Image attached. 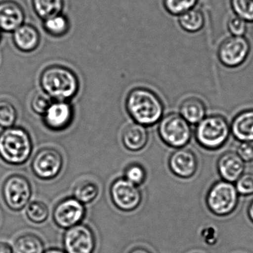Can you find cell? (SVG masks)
I'll return each mask as SVG.
<instances>
[{
  "instance_id": "44dd1931",
  "label": "cell",
  "mask_w": 253,
  "mask_h": 253,
  "mask_svg": "<svg viewBox=\"0 0 253 253\" xmlns=\"http://www.w3.org/2000/svg\"><path fill=\"white\" fill-rule=\"evenodd\" d=\"M13 250L14 253H44L45 245L35 234L25 233L16 239Z\"/></svg>"
},
{
  "instance_id": "7a4b0ae2",
  "label": "cell",
  "mask_w": 253,
  "mask_h": 253,
  "mask_svg": "<svg viewBox=\"0 0 253 253\" xmlns=\"http://www.w3.org/2000/svg\"><path fill=\"white\" fill-rule=\"evenodd\" d=\"M41 85L44 93L54 101L69 102L79 91L77 75L65 66H51L41 74Z\"/></svg>"
},
{
  "instance_id": "74e56055",
  "label": "cell",
  "mask_w": 253,
  "mask_h": 253,
  "mask_svg": "<svg viewBox=\"0 0 253 253\" xmlns=\"http://www.w3.org/2000/svg\"><path fill=\"white\" fill-rule=\"evenodd\" d=\"M44 253H66L64 250H60V249L51 248L44 252Z\"/></svg>"
},
{
  "instance_id": "5bb4252c",
  "label": "cell",
  "mask_w": 253,
  "mask_h": 253,
  "mask_svg": "<svg viewBox=\"0 0 253 253\" xmlns=\"http://www.w3.org/2000/svg\"><path fill=\"white\" fill-rule=\"evenodd\" d=\"M169 167L173 174L180 178L192 177L198 169V160L192 151L180 148L174 151L169 160Z\"/></svg>"
},
{
  "instance_id": "f546056e",
  "label": "cell",
  "mask_w": 253,
  "mask_h": 253,
  "mask_svg": "<svg viewBox=\"0 0 253 253\" xmlns=\"http://www.w3.org/2000/svg\"><path fill=\"white\" fill-rule=\"evenodd\" d=\"M124 175L130 183L139 186L146 181V171L140 164H131L126 169Z\"/></svg>"
},
{
  "instance_id": "7402d4cb",
  "label": "cell",
  "mask_w": 253,
  "mask_h": 253,
  "mask_svg": "<svg viewBox=\"0 0 253 253\" xmlns=\"http://www.w3.org/2000/svg\"><path fill=\"white\" fill-rule=\"evenodd\" d=\"M177 17L179 26L182 30L188 33H197L202 30L205 25V17L202 11L195 8L186 11Z\"/></svg>"
},
{
  "instance_id": "e0dca14e",
  "label": "cell",
  "mask_w": 253,
  "mask_h": 253,
  "mask_svg": "<svg viewBox=\"0 0 253 253\" xmlns=\"http://www.w3.org/2000/svg\"><path fill=\"white\" fill-rule=\"evenodd\" d=\"M14 45L23 52H32L39 46L41 35L36 28L32 25L23 24L14 32Z\"/></svg>"
},
{
  "instance_id": "ba28073f",
  "label": "cell",
  "mask_w": 253,
  "mask_h": 253,
  "mask_svg": "<svg viewBox=\"0 0 253 253\" xmlns=\"http://www.w3.org/2000/svg\"><path fill=\"white\" fill-rule=\"evenodd\" d=\"M250 51L251 45L245 37H228L219 45L217 59L224 67L235 69L247 61Z\"/></svg>"
},
{
  "instance_id": "4dcf8cb0",
  "label": "cell",
  "mask_w": 253,
  "mask_h": 253,
  "mask_svg": "<svg viewBox=\"0 0 253 253\" xmlns=\"http://www.w3.org/2000/svg\"><path fill=\"white\" fill-rule=\"evenodd\" d=\"M235 188L239 195L249 196L253 195V174H243L235 182Z\"/></svg>"
},
{
  "instance_id": "f1b7e54d",
  "label": "cell",
  "mask_w": 253,
  "mask_h": 253,
  "mask_svg": "<svg viewBox=\"0 0 253 253\" xmlns=\"http://www.w3.org/2000/svg\"><path fill=\"white\" fill-rule=\"evenodd\" d=\"M231 9L237 17L253 23V0H230Z\"/></svg>"
},
{
  "instance_id": "4316f807",
  "label": "cell",
  "mask_w": 253,
  "mask_h": 253,
  "mask_svg": "<svg viewBox=\"0 0 253 253\" xmlns=\"http://www.w3.org/2000/svg\"><path fill=\"white\" fill-rule=\"evenodd\" d=\"M199 0H163V5L167 13L175 17L194 9Z\"/></svg>"
},
{
  "instance_id": "277c9868",
  "label": "cell",
  "mask_w": 253,
  "mask_h": 253,
  "mask_svg": "<svg viewBox=\"0 0 253 253\" xmlns=\"http://www.w3.org/2000/svg\"><path fill=\"white\" fill-rule=\"evenodd\" d=\"M230 126L221 115L206 117L197 125L195 139L200 146L216 150L223 146L230 135Z\"/></svg>"
},
{
  "instance_id": "6da1fadb",
  "label": "cell",
  "mask_w": 253,
  "mask_h": 253,
  "mask_svg": "<svg viewBox=\"0 0 253 253\" xmlns=\"http://www.w3.org/2000/svg\"><path fill=\"white\" fill-rule=\"evenodd\" d=\"M126 108L134 123L146 127L158 124L164 112V103L159 96L146 88L131 90L127 95Z\"/></svg>"
},
{
  "instance_id": "ffe728a7",
  "label": "cell",
  "mask_w": 253,
  "mask_h": 253,
  "mask_svg": "<svg viewBox=\"0 0 253 253\" xmlns=\"http://www.w3.org/2000/svg\"><path fill=\"white\" fill-rule=\"evenodd\" d=\"M179 114L190 125H198L206 118L207 108L205 103L197 97H189L182 102Z\"/></svg>"
},
{
  "instance_id": "cb8c5ba5",
  "label": "cell",
  "mask_w": 253,
  "mask_h": 253,
  "mask_svg": "<svg viewBox=\"0 0 253 253\" xmlns=\"http://www.w3.org/2000/svg\"><path fill=\"white\" fill-rule=\"evenodd\" d=\"M100 189L98 185L91 180H84L74 188V198L83 204H89L95 201L98 196Z\"/></svg>"
},
{
  "instance_id": "83f0119b",
  "label": "cell",
  "mask_w": 253,
  "mask_h": 253,
  "mask_svg": "<svg viewBox=\"0 0 253 253\" xmlns=\"http://www.w3.org/2000/svg\"><path fill=\"white\" fill-rule=\"evenodd\" d=\"M17 119V112L12 103L0 100V127L8 128L14 126Z\"/></svg>"
},
{
  "instance_id": "d6986e66",
  "label": "cell",
  "mask_w": 253,
  "mask_h": 253,
  "mask_svg": "<svg viewBox=\"0 0 253 253\" xmlns=\"http://www.w3.org/2000/svg\"><path fill=\"white\" fill-rule=\"evenodd\" d=\"M149 133L144 126L140 124H130L122 134V143L124 147L131 152L142 150L147 145Z\"/></svg>"
},
{
  "instance_id": "8fae6325",
  "label": "cell",
  "mask_w": 253,
  "mask_h": 253,
  "mask_svg": "<svg viewBox=\"0 0 253 253\" xmlns=\"http://www.w3.org/2000/svg\"><path fill=\"white\" fill-rule=\"evenodd\" d=\"M63 243L66 253H93L96 237L89 226L80 223L66 229Z\"/></svg>"
},
{
  "instance_id": "7c38bea8",
  "label": "cell",
  "mask_w": 253,
  "mask_h": 253,
  "mask_svg": "<svg viewBox=\"0 0 253 253\" xmlns=\"http://www.w3.org/2000/svg\"><path fill=\"white\" fill-rule=\"evenodd\" d=\"M84 204L74 198H66L56 205L53 211V220L59 227L69 229L80 224L85 216Z\"/></svg>"
},
{
  "instance_id": "3957f363",
  "label": "cell",
  "mask_w": 253,
  "mask_h": 253,
  "mask_svg": "<svg viewBox=\"0 0 253 253\" xmlns=\"http://www.w3.org/2000/svg\"><path fill=\"white\" fill-rule=\"evenodd\" d=\"M33 149L30 134L26 128L12 126L0 133V158L13 166L27 162Z\"/></svg>"
},
{
  "instance_id": "52a82bcc",
  "label": "cell",
  "mask_w": 253,
  "mask_h": 253,
  "mask_svg": "<svg viewBox=\"0 0 253 253\" xmlns=\"http://www.w3.org/2000/svg\"><path fill=\"white\" fill-rule=\"evenodd\" d=\"M2 196L10 210L20 211L27 206L32 198V184L25 176L11 174L2 183Z\"/></svg>"
},
{
  "instance_id": "f35d334b",
  "label": "cell",
  "mask_w": 253,
  "mask_h": 253,
  "mask_svg": "<svg viewBox=\"0 0 253 253\" xmlns=\"http://www.w3.org/2000/svg\"><path fill=\"white\" fill-rule=\"evenodd\" d=\"M1 37H2V31L0 30V41H1Z\"/></svg>"
},
{
  "instance_id": "8992f818",
  "label": "cell",
  "mask_w": 253,
  "mask_h": 253,
  "mask_svg": "<svg viewBox=\"0 0 253 253\" xmlns=\"http://www.w3.org/2000/svg\"><path fill=\"white\" fill-rule=\"evenodd\" d=\"M238 195L233 183L225 180L216 182L207 193V207L215 215H229L238 206Z\"/></svg>"
},
{
  "instance_id": "9c48e42d",
  "label": "cell",
  "mask_w": 253,
  "mask_h": 253,
  "mask_svg": "<svg viewBox=\"0 0 253 253\" xmlns=\"http://www.w3.org/2000/svg\"><path fill=\"white\" fill-rule=\"evenodd\" d=\"M63 164V157L60 151L54 148H42L34 157L32 169L38 178L52 180L61 172Z\"/></svg>"
},
{
  "instance_id": "484cf974",
  "label": "cell",
  "mask_w": 253,
  "mask_h": 253,
  "mask_svg": "<svg viewBox=\"0 0 253 253\" xmlns=\"http://www.w3.org/2000/svg\"><path fill=\"white\" fill-rule=\"evenodd\" d=\"M26 216L32 223L41 224L46 221L49 216V210L45 203L34 201L26 208Z\"/></svg>"
},
{
  "instance_id": "2e32d148",
  "label": "cell",
  "mask_w": 253,
  "mask_h": 253,
  "mask_svg": "<svg viewBox=\"0 0 253 253\" xmlns=\"http://www.w3.org/2000/svg\"><path fill=\"white\" fill-rule=\"evenodd\" d=\"M217 171L225 181L234 183L244 174V162L238 154L227 152L221 155L217 161Z\"/></svg>"
},
{
  "instance_id": "d590c367",
  "label": "cell",
  "mask_w": 253,
  "mask_h": 253,
  "mask_svg": "<svg viewBox=\"0 0 253 253\" xmlns=\"http://www.w3.org/2000/svg\"><path fill=\"white\" fill-rule=\"evenodd\" d=\"M128 253H151V252L143 247H136L132 249Z\"/></svg>"
},
{
  "instance_id": "1f68e13d",
  "label": "cell",
  "mask_w": 253,
  "mask_h": 253,
  "mask_svg": "<svg viewBox=\"0 0 253 253\" xmlns=\"http://www.w3.org/2000/svg\"><path fill=\"white\" fill-rule=\"evenodd\" d=\"M51 99L45 93H38L32 98V109L35 113L43 115L51 104Z\"/></svg>"
},
{
  "instance_id": "8d00e7d4",
  "label": "cell",
  "mask_w": 253,
  "mask_h": 253,
  "mask_svg": "<svg viewBox=\"0 0 253 253\" xmlns=\"http://www.w3.org/2000/svg\"><path fill=\"white\" fill-rule=\"evenodd\" d=\"M248 216L251 221L253 223V201H252L251 204L249 206Z\"/></svg>"
},
{
  "instance_id": "4fadbf2b",
  "label": "cell",
  "mask_w": 253,
  "mask_h": 253,
  "mask_svg": "<svg viewBox=\"0 0 253 253\" xmlns=\"http://www.w3.org/2000/svg\"><path fill=\"white\" fill-rule=\"evenodd\" d=\"M42 116L44 124L48 129L63 131L69 128L73 121L74 109L69 102L54 101Z\"/></svg>"
},
{
  "instance_id": "d4e9b609",
  "label": "cell",
  "mask_w": 253,
  "mask_h": 253,
  "mask_svg": "<svg viewBox=\"0 0 253 253\" xmlns=\"http://www.w3.org/2000/svg\"><path fill=\"white\" fill-rule=\"evenodd\" d=\"M43 29L51 36L60 38L69 32L70 23L66 16L60 14L43 20Z\"/></svg>"
},
{
  "instance_id": "836d02e7",
  "label": "cell",
  "mask_w": 253,
  "mask_h": 253,
  "mask_svg": "<svg viewBox=\"0 0 253 253\" xmlns=\"http://www.w3.org/2000/svg\"><path fill=\"white\" fill-rule=\"evenodd\" d=\"M237 154L244 162L253 161V142H241Z\"/></svg>"
},
{
  "instance_id": "ac0fdd59",
  "label": "cell",
  "mask_w": 253,
  "mask_h": 253,
  "mask_svg": "<svg viewBox=\"0 0 253 253\" xmlns=\"http://www.w3.org/2000/svg\"><path fill=\"white\" fill-rule=\"evenodd\" d=\"M231 132L240 142H253V109L236 115L230 125Z\"/></svg>"
},
{
  "instance_id": "9a60e30c",
  "label": "cell",
  "mask_w": 253,
  "mask_h": 253,
  "mask_svg": "<svg viewBox=\"0 0 253 253\" xmlns=\"http://www.w3.org/2000/svg\"><path fill=\"white\" fill-rule=\"evenodd\" d=\"M24 10L14 1L5 0L0 2V30L14 32L24 24Z\"/></svg>"
},
{
  "instance_id": "e575fe53",
  "label": "cell",
  "mask_w": 253,
  "mask_h": 253,
  "mask_svg": "<svg viewBox=\"0 0 253 253\" xmlns=\"http://www.w3.org/2000/svg\"><path fill=\"white\" fill-rule=\"evenodd\" d=\"M0 253H14V250L8 243L0 241Z\"/></svg>"
},
{
  "instance_id": "d6a6232c",
  "label": "cell",
  "mask_w": 253,
  "mask_h": 253,
  "mask_svg": "<svg viewBox=\"0 0 253 253\" xmlns=\"http://www.w3.org/2000/svg\"><path fill=\"white\" fill-rule=\"evenodd\" d=\"M227 29L231 36L244 37L247 32V23L234 15L228 20Z\"/></svg>"
},
{
  "instance_id": "30bf717a",
  "label": "cell",
  "mask_w": 253,
  "mask_h": 253,
  "mask_svg": "<svg viewBox=\"0 0 253 253\" xmlns=\"http://www.w3.org/2000/svg\"><path fill=\"white\" fill-rule=\"evenodd\" d=\"M110 197L114 205L123 211H132L141 204L142 192L138 186L125 177L114 180L111 185Z\"/></svg>"
},
{
  "instance_id": "603a6c76",
  "label": "cell",
  "mask_w": 253,
  "mask_h": 253,
  "mask_svg": "<svg viewBox=\"0 0 253 253\" xmlns=\"http://www.w3.org/2000/svg\"><path fill=\"white\" fill-rule=\"evenodd\" d=\"M32 5L38 17L45 20L62 14L64 0H32Z\"/></svg>"
},
{
  "instance_id": "5b68a950",
  "label": "cell",
  "mask_w": 253,
  "mask_h": 253,
  "mask_svg": "<svg viewBox=\"0 0 253 253\" xmlns=\"http://www.w3.org/2000/svg\"><path fill=\"white\" fill-rule=\"evenodd\" d=\"M158 130L164 143L174 149L184 147L192 137L190 124L180 114L170 113L163 117Z\"/></svg>"
}]
</instances>
